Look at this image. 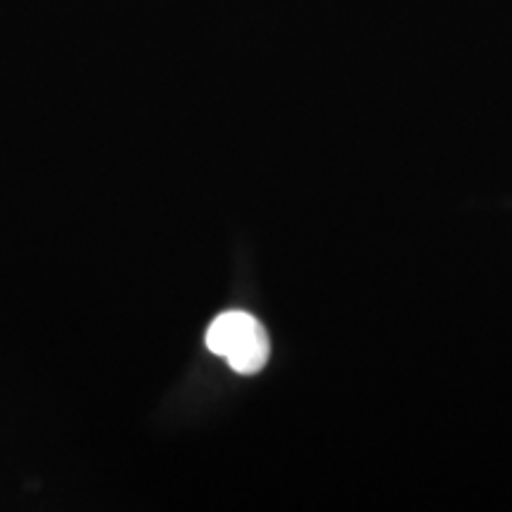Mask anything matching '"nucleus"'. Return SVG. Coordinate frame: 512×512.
I'll list each match as a JSON object with an SVG mask.
<instances>
[{
	"mask_svg": "<svg viewBox=\"0 0 512 512\" xmlns=\"http://www.w3.org/2000/svg\"><path fill=\"white\" fill-rule=\"evenodd\" d=\"M204 342L211 354L226 358L228 366L240 375L259 373L271 356L264 325L245 311H226L216 316L207 328Z\"/></svg>",
	"mask_w": 512,
	"mask_h": 512,
	"instance_id": "f257e3e1",
	"label": "nucleus"
}]
</instances>
